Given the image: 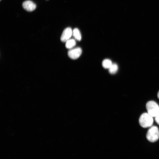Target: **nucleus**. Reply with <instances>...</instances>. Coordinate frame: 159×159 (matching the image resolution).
<instances>
[{"mask_svg":"<svg viewBox=\"0 0 159 159\" xmlns=\"http://www.w3.org/2000/svg\"><path fill=\"white\" fill-rule=\"evenodd\" d=\"M153 117L148 113H143L139 118V123L140 125L143 128L151 127L153 122Z\"/></svg>","mask_w":159,"mask_h":159,"instance_id":"1","label":"nucleus"},{"mask_svg":"<svg viewBox=\"0 0 159 159\" xmlns=\"http://www.w3.org/2000/svg\"><path fill=\"white\" fill-rule=\"evenodd\" d=\"M148 140L151 142L157 141L159 138V131L156 126H152L148 131L146 134Z\"/></svg>","mask_w":159,"mask_h":159,"instance_id":"2","label":"nucleus"},{"mask_svg":"<svg viewBox=\"0 0 159 159\" xmlns=\"http://www.w3.org/2000/svg\"><path fill=\"white\" fill-rule=\"evenodd\" d=\"M146 107L148 113L153 117H155L159 113V106L154 101L148 102Z\"/></svg>","mask_w":159,"mask_h":159,"instance_id":"3","label":"nucleus"},{"mask_svg":"<svg viewBox=\"0 0 159 159\" xmlns=\"http://www.w3.org/2000/svg\"><path fill=\"white\" fill-rule=\"evenodd\" d=\"M82 53V49L80 47H77L69 50L68 52V55L70 58L76 59L80 57Z\"/></svg>","mask_w":159,"mask_h":159,"instance_id":"4","label":"nucleus"},{"mask_svg":"<svg viewBox=\"0 0 159 159\" xmlns=\"http://www.w3.org/2000/svg\"><path fill=\"white\" fill-rule=\"evenodd\" d=\"M72 31L70 27H67L63 31L60 37L61 41L63 42H66L70 39L72 35Z\"/></svg>","mask_w":159,"mask_h":159,"instance_id":"5","label":"nucleus"},{"mask_svg":"<svg viewBox=\"0 0 159 159\" xmlns=\"http://www.w3.org/2000/svg\"><path fill=\"white\" fill-rule=\"evenodd\" d=\"M22 6L24 9L29 11L34 10L36 7V4L30 0H27L23 2Z\"/></svg>","mask_w":159,"mask_h":159,"instance_id":"6","label":"nucleus"},{"mask_svg":"<svg viewBox=\"0 0 159 159\" xmlns=\"http://www.w3.org/2000/svg\"><path fill=\"white\" fill-rule=\"evenodd\" d=\"M72 35L77 40L80 41L81 40L82 37L79 30L77 28L74 29L72 31Z\"/></svg>","mask_w":159,"mask_h":159,"instance_id":"7","label":"nucleus"},{"mask_svg":"<svg viewBox=\"0 0 159 159\" xmlns=\"http://www.w3.org/2000/svg\"><path fill=\"white\" fill-rule=\"evenodd\" d=\"M76 42L74 39H69L66 43L65 47L68 49H71L75 46Z\"/></svg>","mask_w":159,"mask_h":159,"instance_id":"8","label":"nucleus"},{"mask_svg":"<svg viewBox=\"0 0 159 159\" xmlns=\"http://www.w3.org/2000/svg\"><path fill=\"white\" fill-rule=\"evenodd\" d=\"M112 64L111 61L108 59H106L104 60L102 63L103 67L105 69H109Z\"/></svg>","mask_w":159,"mask_h":159,"instance_id":"9","label":"nucleus"},{"mask_svg":"<svg viewBox=\"0 0 159 159\" xmlns=\"http://www.w3.org/2000/svg\"><path fill=\"white\" fill-rule=\"evenodd\" d=\"M118 69V66L116 64H112L111 66L109 68V72L111 74H114L117 72Z\"/></svg>","mask_w":159,"mask_h":159,"instance_id":"10","label":"nucleus"},{"mask_svg":"<svg viewBox=\"0 0 159 159\" xmlns=\"http://www.w3.org/2000/svg\"><path fill=\"white\" fill-rule=\"evenodd\" d=\"M155 120L156 122L159 125V113L155 117Z\"/></svg>","mask_w":159,"mask_h":159,"instance_id":"11","label":"nucleus"},{"mask_svg":"<svg viewBox=\"0 0 159 159\" xmlns=\"http://www.w3.org/2000/svg\"><path fill=\"white\" fill-rule=\"evenodd\" d=\"M157 96H158V98L159 99V91L158 92V93Z\"/></svg>","mask_w":159,"mask_h":159,"instance_id":"12","label":"nucleus"},{"mask_svg":"<svg viewBox=\"0 0 159 159\" xmlns=\"http://www.w3.org/2000/svg\"><path fill=\"white\" fill-rule=\"evenodd\" d=\"M1 0H0V1H1Z\"/></svg>","mask_w":159,"mask_h":159,"instance_id":"13","label":"nucleus"}]
</instances>
